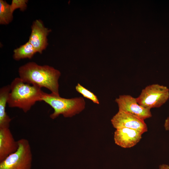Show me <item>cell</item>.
<instances>
[{
    "mask_svg": "<svg viewBox=\"0 0 169 169\" xmlns=\"http://www.w3.org/2000/svg\"><path fill=\"white\" fill-rule=\"evenodd\" d=\"M18 72L19 77L24 83L46 88L51 93L60 95L59 80L61 73L53 67L31 62L20 67Z\"/></svg>",
    "mask_w": 169,
    "mask_h": 169,
    "instance_id": "1",
    "label": "cell"
},
{
    "mask_svg": "<svg viewBox=\"0 0 169 169\" xmlns=\"http://www.w3.org/2000/svg\"><path fill=\"white\" fill-rule=\"evenodd\" d=\"M10 85L7 104L10 108H18L26 113L37 101H41L44 91L41 88L26 83L19 77Z\"/></svg>",
    "mask_w": 169,
    "mask_h": 169,
    "instance_id": "2",
    "label": "cell"
},
{
    "mask_svg": "<svg viewBox=\"0 0 169 169\" xmlns=\"http://www.w3.org/2000/svg\"><path fill=\"white\" fill-rule=\"evenodd\" d=\"M41 101L51 106L54 112L50 118L54 119L60 115L65 118L72 117L82 111L85 107V102L83 97L71 98H62L53 93L44 92Z\"/></svg>",
    "mask_w": 169,
    "mask_h": 169,
    "instance_id": "3",
    "label": "cell"
},
{
    "mask_svg": "<svg viewBox=\"0 0 169 169\" xmlns=\"http://www.w3.org/2000/svg\"><path fill=\"white\" fill-rule=\"evenodd\" d=\"M18 141V150L0 162V169H32L33 154L29 141L22 138Z\"/></svg>",
    "mask_w": 169,
    "mask_h": 169,
    "instance_id": "4",
    "label": "cell"
},
{
    "mask_svg": "<svg viewBox=\"0 0 169 169\" xmlns=\"http://www.w3.org/2000/svg\"><path fill=\"white\" fill-rule=\"evenodd\" d=\"M136 98L139 104L144 108L150 109L159 108L169 99V89L158 84H151L142 89Z\"/></svg>",
    "mask_w": 169,
    "mask_h": 169,
    "instance_id": "5",
    "label": "cell"
},
{
    "mask_svg": "<svg viewBox=\"0 0 169 169\" xmlns=\"http://www.w3.org/2000/svg\"><path fill=\"white\" fill-rule=\"evenodd\" d=\"M111 123L116 129L127 128L135 130L142 134L148 131L144 120L129 113L119 110L111 120Z\"/></svg>",
    "mask_w": 169,
    "mask_h": 169,
    "instance_id": "6",
    "label": "cell"
},
{
    "mask_svg": "<svg viewBox=\"0 0 169 169\" xmlns=\"http://www.w3.org/2000/svg\"><path fill=\"white\" fill-rule=\"evenodd\" d=\"M115 102L117 104L119 110L129 113L143 120L152 116L151 109L140 105L136 98L131 95H120L115 99Z\"/></svg>",
    "mask_w": 169,
    "mask_h": 169,
    "instance_id": "7",
    "label": "cell"
},
{
    "mask_svg": "<svg viewBox=\"0 0 169 169\" xmlns=\"http://www.w3.org/2000/svg\"><path fill=\"white\" fill-rule=\"evenodd\" d=\"M31 28L28 41L37 52L42 54L48 44L47 37L50 30L45 27L41 21L38 19L33 22Z\"/></svg>",
    "mask_w": 169,
    "mask_h": 169,
    "instance_id": "8",
    "label": "cell"
},
{
    "mask_svg": "<svg viewBox=\"0 0 169 169\" xmlns=\"http://www.w3.org/2000/svg\"><path fill=\"white\" fill-rule=\"evenodd\" d=\"M142 134L135 130L127 128L116 129L114 133L116 144L124 148H129L136 145L141 140Z\"/></svg>",
    "mask_w": 169,
    "mask_h": 169,
    "instance_id": "9",
    "label": "cell"
},
{
    "mask_svg": "<svg viewBox=\"0 0 169 169\" xmlns=\"http://www.w3.org/2000/svg\"><path fill=\"white\" fill-rule=\"evenodd\" d=\"M16 141L9 128H0V162L15 152L18 149Z\"/></svg>",
    "mask_w": 169,
    "mask_h": 169,
    "instance_id": "10",
    "label": "cell"
},
{
    "mask_svg": "<svg viewBox=\"0 0 169 169\" xmlns=\"http://www.w3.org/2000/svg\"><path fill=\"white\" fill-rule=\"evenodd\" d=\"M10 91V85L3 86L0 89V128H9L12 120L6 111Z\"/></svg>",
    "mask_w": 169,
    "mask_h": 169,
    "instance_id": "11",
    "label": "cell"
},
{
    "mask_svg": "<svg viewBox=\"0 0 169 169\" xmlns=\"http://www.w3.org/2000/svg\"><path fill=\"white\" fill-rule=\"evenodd\" d=\"M36 53L34 47L28 41L13 50V57L17 61L26 58L31 59Z\"/></svg>",
    "mask_w": 169,
    "mask_h": 169,
    "instance_id": "12",
    "label": "cell"
},
{
    "mask_svg": "<svg viewBox=\"0 0 169 169\" xmlns=\"http://www.w3.org/2000/svg\"><path fill=\"white\" fill-rule=\"evenodd\" d=\"M13 13L11 12L10 5L5 1L0 0V24L6 25L13 19Z\"/></svg>",
    "mask_w": 169,
    "mask_h": 169,
    "instance_id": "13",
    "label": "cell"
},
{
    "mask_svg": "<svg viewBox=\"0 0 169 169\" xmlns=\"http://www.w3.org/2000/svg\"><path fill=\"white\" fill-rule=\"evenodd\" d=\"M75 89L76 91L82 95L84 97L90 100L95 104L98 105L100 104V102L97 96L79 83L77 84Z\"/></svg>",
    "mask_w": 169,
    "mask_h": 169,
    "instance_id": "14",
    "label": "cell"
},
{
    "mask_svg": "<svg viewBox=\"0 0 169 169\" xmlns=\"http://www.w3.org/2000/svg\"><path fill=\"white\" fill-rule=\"evenodd\" d=\"M27 0H13L10 5L11 12L13 13L14 11L18 8L22 11H24L27 7Z\"/></svg>",
    "mask_w": 169,
    "mask_h": 169,
    "instance_id": "15",
    "label": "cell"
},
{
    "mask_svg": "<svg viewBox=\"0 0 169 169\" xmlns=\"http://www.w3.org/2000/svg\"><path fill=\"white\" fill-rule=\"evenodd\" d=\"M164 127L166 130L169 131V116L165 120Z\"/></svg>",
    "mask_w": 169,
    "mask_h": 169,
    "instance_id": "16",
    "label": "cell"
},
{
    "mask_svg": "<svg viewBox=\"0 0 169 169\" xmlns=\"http://www.w3.org/2000/svg\"><path fill=\"white\" fill-rule=\"evenodd\" d=\"M159 169H169V165L166 164H162L159 166Z\"/></svg>",
    "mask_w": 169,
    "mask_h": 169,
    "instance_id": "17",
    "label": "cell"
}]
</instances>
